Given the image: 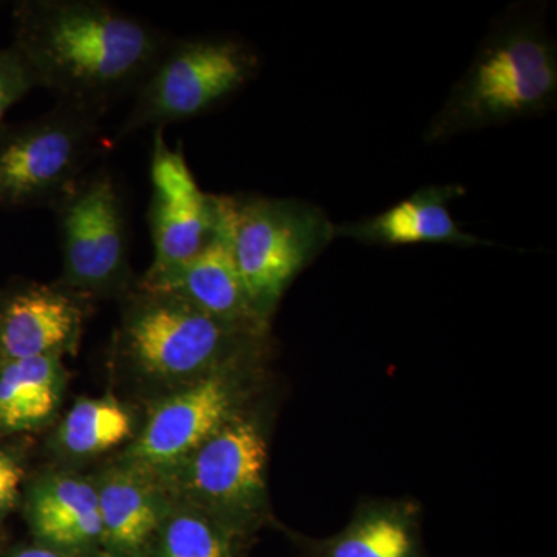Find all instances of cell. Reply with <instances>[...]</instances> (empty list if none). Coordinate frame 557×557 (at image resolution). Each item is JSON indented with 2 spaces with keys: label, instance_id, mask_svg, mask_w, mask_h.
<instances>
[{
  "label": "cell",
  "instance_id": "6da1fadb",
  "mask_svg": "<svg viewBox=\"0 0 557 557\" xmlns=\"http://www.w3.org/2000/svg\"><path fill=\"white\" fill-rule=\"evenodd\" d=\"M11 44L36 87L100 113L139 86L166 46L145 21L97 0H25L14 5Z\"/></svg>",
  "mask_w": 557,
  "mask_h": 557
},
{
  "label": "cell",
  "instance_id": "7a4b0ae2",
  "mask_svg": "<svg viewBox=\"0 0 557 557\" xmlns=\"http://www.w3.org/2000/svg\"><path fill=\"white\" fill-rule=\"evenodd\" d=\"M557 97L556 44L537 21L498 25L429 124L426 143L528 119L553 108Z\"/></svg>",
  "mask_w": 557,
  "mask_h": 557
},
{
  "label": "cell",
  "instance_id": "3957f363",
  "mask_svg": "<svg viewBox=\"0 0 557 557\" xmlns=\"http://www.w3.org/2000/svg\"><path fill=\"white\" fill-rule=\"evenodd\" d=\"M215 207L252 307L269 322L289 284L335 239V225L317 205L293 199L215 196Z\"/></svg>",
  "mask_w": 557,
  "mask_h": 557
},
{
  "label": "cell",
  "instance_id": "277c9868",
  "mask_svg": "<svg viewBox=\"0 0 557 557\" xmlns=\"http://www.w3.org/2000/svg\"><path fill=\"white\" fill-rule=\"evenodd\" d=\"M124 319L121 350L152 379H205L233 370L265 333L226 324L185 300L139 289Z\"/></svg>",
  "mask_w": 557,
  "mask_h": 557
},
{
  "label": "cell",
  "instance_id": "5b68a950",
  "mask_svg": "<svg viewBox=\"0 0 557 557\" xmlns=\"http://www.w3.org/2000/svg\"><path fill=\"white\" fill-rule=\"evenodd\" d=\"M259 67L247 44L230 38L186 39L164 49L139 84L121 135L193 119L248 83Z\"/></svg>",
  "mask_w": 557,
  "mask_h": 557
},
{
  "label": "cell",
  "instance_id": "8992f818",
  "mask_svg": "<svg viewBox=\"0 0 557 557\" xmlns=\"http://www.w3.org/2000/svg\"><path fill=\"white\" fill-rule=\"evenodd\" d=\"M98 116L64 104L17 126L0 129V207L58 203L94 152Z\"/></svg>",
  "mask_w": 557,
  "mask_h": 557
},
{
  "label": "cell",
  "instance_id": "52a82bcc",
  "mask_svg": "<svg viewBox=\"0 0 557 557\" xmlns=\"http://www.w3.org/2000/svg\"><path fill=\"white\" fill-rule=\"evenodd\" d=\"M61 287L106 295L129 282L123 200L106 172L79 180L60 201Z\"/></svg>",
  "mask_w": 557,
  "mask_h": 557
},
{
  "label": "cell",
  "instance_id": "ba28073f",
  "mask_svg": "<svg viewBox=\"0 0 557 557\" xmlns=\"http://www.w3.org/2000/svg\"><path fill=\"white\" fill-rule=\"evenodd\" d=\"M267 461L262 429L237 412L183 463L185 483L215 522H248L265 502Z\"/></svg>",
  "mask_w": 557,
  "mask_h": 557
},
{
  "label": "cell",
  "instance_id": "9c48e42d",
  "mask_svg": "<svg viewBox=\"0 0 557 557\" xmlns=\"http://www.w3.org/2000/svg\"><path fill=\"white\" fill-rule=\"evenodd\" d=\"M157 131L150 163L153 262L139 287H150L185 265L218 230L215 196L200 189L182 150L171 149Z\"/></svg>",
  "mask_w": 557,
  "mask_h": 557
},
{
  "label": "cell",
  "instance_id": "30bf717a",
  "mask_svg": "<svg viewBox=\"0 0 557 557\" xmlns=\"http://www.w3.org/2000/svg\"><path fill=\"white\" fill-rule=\"evenodd\" d=\"M233 370L197 380L161 401L132 446L135 467L166 469L185 463L214 432L236 416Z\"/></svg>",
  "mask_w": 557,
  "mask_h": 557
},
{
  "label": "cell",
  "instance_id": "8fae6325",
  "mask_svg": "<svg viewBox=\"0 0 557 557\" xmlns=\"http://www.w3.org/2000/svg\"><path fill=\"white\" fill-rule=\"evenodd\" d=\"M64 287L32 285L0 300V364L69 350L78 341L84 310Z\"/></svg>",
  "mask_w": 557,
  "mask_h": 557
},
{
  "label": "cell",
  "instance_id": "7c38bea8",
  "mask_svg": "<svg viewBox=\"0 0 557 557\" xmlns=\"http://www.w3.org/2000/svg\"><path fill=\"white\" fill-rule=\"evenodd\" d=\"M139 289L174 296L209 317L252 332L265 333L269 325L252 307L219 215L218 230L199 255L157 284Z\"/></svg>",
  "mask_w": 557,
  "mask_h": 557
},
{
  "label": "cell",
  "instance_id": "4fadbf2b",
  "mask_svg": "<svg viewBox=\"0 0 557 557\" xmlns=\"http://www.w3.org/2000/svg\"><path fill=\"white\" fill-rule=\"evenodd\" d=\"M467 193L463 186L431 185L373 218L335 226V237L359 244L398 245L446 244L457 247H486L493 242L465 233L449 211V203Z\"/></svg>",
  "mask_w": 557,
  "mask_h": 557
},
{
  "label": "cell",
  "instance_id": "5bb4252c",
  "mask_svg": "<svg viewBox=\"0 0 557 557\" xmlns=\"http://www.w3.org/2000/svg\"><path fill=\"white\" fill-rule=\"evenodd\" d=\"M27 516L42 545L64 555L104 547L97 486L78 475L40 480L28 498Z\"/></svg>",
  "mask_w": 557,
  "mask_h": 557
},
{
  "label": "cell",
  "instance_id": "9a60e30c",
  "mask_svg": "<svg viewBox=\"0 0 557 557\" xmlns=\"http://www.w3.org/2000/svg\"><path fill=\"white\" fill-rule=\"evenodd\" d=\"M97 491L104 547L116 557H141L163 525L159 494L137 469L110 471Z\"/></svg>",
  "mask_w": 557,
  "mask_h": 557
},
{
  "label": "cell",
  "instance_id": "2e32d148",
  "mask_svg": "<svg viewBox=\"0 0 557 557\" xmlns=\"http://www.w3.org/2000/svg\"><path fill=\"white\" fill-rule=\"evenodd\" d=\"M317 552L318 557H424L416 509L403 504L366 505Z\"/></svg>",
  "mask_w": 557,
  "mask_h": 557
},
{
  "label": "cell",
  "instance_id": "e0dca14e",
  "mask_svg": "<svg viewBox=\"0 0 557 557\" xmlns=\"http://www.w3.org/2000/svg\"><path fill=\"white\" fill-rule=\"evenodd\" d=\"M62 379L58 355L0 364V434L46 423L60 405Z\"/></svg>",
  "mask_w": 557,
  "mask_h": 557
},
{
  "label": "cell",
  "instance_id": "ac0fdd59",
  "mask_svg": "<svg viewBox=\"0 0 557 557\" xmlns=\"http://www.w3.org/2000/svg\"><path fill=\"white\" fill-rule=\"evenodd\" d=\"M131 432L129 412L116 399L86 398L70 409L58 440L72 456H97L119 446Z\"/></svg>",
  "mask_w": 557,
  "mask_h": 557
},
{
  "label": "cell",
  "instance_id": "d6986e66",
  "mask_svg": "<svg viewBox=\"0 0 557 557\" xmlns=\"http://www.w3.org/2000/svg\"><path fill=\"white\" fill-rule=\"evenodd\" d=\"M160 530V557H230L222 525L200 512L172 516Z\"/></svg>",
  "mask_w": 557,
  "mask_h": 557
},
{
  "label": "cell",
  "instance_id": "ffe728a7",
  "mask_svg": "<svg viewBox=\"0 0 557 557\" xmlns=\"http://www.w3.org/2000/svg\"><path fill=\"white\" fill-rule=\"evenodd\" d=\"M35 87L30 70L21 60L17 51L11 46L0 49V129L5 126L10 110Z\"/></svg>",
  "mask_w": 557,
  "mask_h": 557
},
{
  "label": "cell",
  "instance_id": "44dd1931",
  "mask_svg": "<svg viewBox=\"0 0 557 557\" xmlns=\"http://www.w3.org/2000/svg\"><path fill=\"white\" fill-rule=\"evenodd\" d=\"M24 469L20 461L5 450H0V516L5 515L20 496Z\"/></svg>",
  "mask_w": 557,
  "mask_h": 557
},
{
  "label": "cell",
  "instance_id": "7402d4cb",
  "mask_svg": "<svg viewBox=\"0 0 557 557\" xmlns=\"http://www.w3.org/2000/svg\"><path fill=\"white\" fill-rule=\"evenodd\" d=\"M9 557H67L64 553L58 549L47 547V545H33V547H25L11 553Z\"/></svg>",
  "mask_w": 557,
  "mask_h": 557
}]
</instances>
